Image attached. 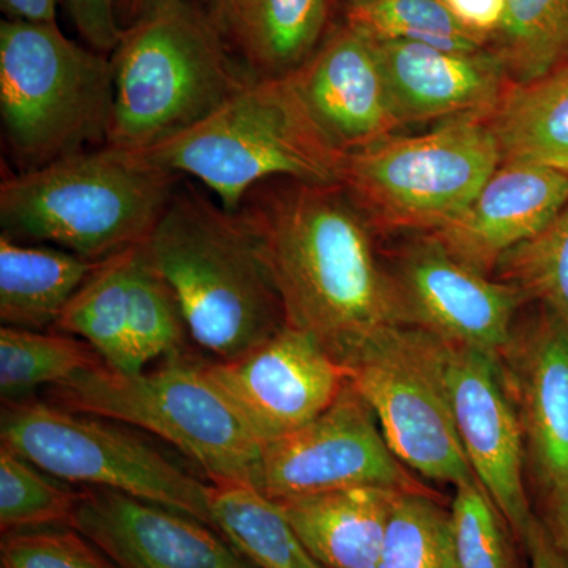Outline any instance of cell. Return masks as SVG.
Instances as JSON below:
<instances>
[{"label":"cell","mask_w":568,"mask_h":568,"mask_svg":"<svg viewBox=\"0 0 568 568\" xmlns=\"http://www.w3.org/2000/svg\"><path fill=\"white\" fill-rule=\"evenodd\" d=\"M237 212L256 237L286 324L315 336L338 364L377 332L405 327L394 276L342 186L271 179Z\"/></svg>","instance_id":"obj_1"},{"label":"cell","mask_w":568,"mask_h":568,"mask_svg":"<svg viewBox=\"0 0 568 568\" xmlns=\"http://www.w3.org/2000/svg\"><path fill=\"white\" fill-rule=\"evenodd\" d=\"M145 248L186 332L216 361L241 357L286 325L260 245L237 211L178 189Z\"/></svg>","instance_id":"obj_2"},{"label":"cell","mask_w":568,"mask_h":568,"mask_svg":"<svg viewBox=\"0 0 568 568\" xmlns=\"http://www.w3.org/2000/svg\"><path fill=\"white\" fill-rule=\"evenodd\" d=\"M181 179L118 145L73 153L3 179L2 234L102 263L148 242Z\"/></svg>","instance_id":"obj_3"},{"label":"cell","mask_w":568,"mask_h":568,"mask_svg":"<svg viewBox=\"0 0 568 568\" xmlns=\"http://www.w3.org/2000/svg\"><path fill=\"white\" fill-rule=\"evenodd\" d=\"M233 51L215 17L189 0L123 29L108 144L145 151L219 110L254 80Z\"/></svg>","instance_id":"obj_4"},{"label":"cell","mask_w":568,"mask_h":568,"mask_svg":"<svg viewBox=\"0 0 568 568\" xmlns=\"http://www.w3.org/2000/svg\"><path fill=\"white\" fill-rule=\"evenodd\" d=\"M140 152L155 166L197 179L233 212L271 179L338 185L345 160L317 132L286 78H254L196 125Z\"/></svg>","instance_id":"obj_5"},{"label":"cell","mask_w":568,"mask_h":568,"mask_svg":"<svg viewBox=\"0 0 568 568\" xmlns=\"http://www.w3.org/2000/svg\"><path fill=\"white\" fill-rule=\"evenodd\" d=\"M111 54L70 40L58 22L0 24V118L24 170L108 144Z\"/></svg>","instance_id":"obj_6"},{"label":"cell","mask_w":568,"mask_h":568,"mask_svg":"<svg viewBox=\"0 0 568 568\" xmlns=\"http://www.w3.org/2000/svg\"><path fill=\"white\" fill-rule=\"evenodd\" d=\"M65 409L138 426L193 459L213 485L257 488L261 444L254 439L204 364L185 353L152 372L125 375L100 364L52 387Z\"/></svg>","instance_id":"obj_7"},{"label":"cell","mask_w":568,"mask_h":568,"mask_svg":"<svg viewBox=\"0 0 568 568\" xmlns=\"http://www.w3.org/2000/svg\"><path fill=\"white\" fill-rule=\"evenodd\" d=\"M500 163L487 119L470 115L346 155L338 185L369 224L432 234L469 207Z\"/></svg>","instance_id":"obj_8"},{"label":"cell","mask_w":568,"mask_h":568,"mask_svg":"<svg viewBox=\"0 0 568 568\" xmlns=\"http://www.w3.org/2000/svg\"><path fill=\"white\" fill-rule=\"evenodd\" d=\"M2 447L50 476L85 488L110 489L212 526L211 487L132 432L106 418L48 403H6L0 414Z\"/></svg>","instance_id":"obj_9"},{"label":"cell","mask_w":568,"mask_h":568,"mask_svg":"<svg viewBox=\"0 0 568 568\" xmlns=\"http://www.w3.org/2000/svg\"><path fill=\"white\" fill-rule=\"evenodd\" d=\"M343 366L403 465L454 487L478 480L413 328L377 332Z\"/></svg>","instance_id":"obj_10"},{"label":"cell","mask_w":568,"mask_h":568,"mask_svg":"<svg viewBox=\"0 0 568 568\" xmlns=\"http://www.w3.org/2000/svg\"><path fill=\"white\" fill-rule=\"evenodd\" d=\"M413 328V327H410ZM418 349L446 396L474 473L528 549L540 519L525 487L526 447L517 409L491 355L413 328Z\"/></svg>","instance_id":"obj_11"},{"label":"cell","mask_w":568,"mask_h":568,"mask_svg":"<svg viewBox=\"0 0 568 568\" xmlns=\"http://www.w3.org/2000/svg\"><path fill=\"white\" fill-rule=\"evenodd\" d=\"M357 487L433 491L395 457L372 407L347 379L323 414L261 447L257 489L278 503Z\"/></svg>","instance_id":"obj_12"},{"label":"cell","mask_w":568,"mask_h":568,"mask_svg":"<svg viewBox=\"0 0 568 568\" xmlns=\"http://www.w3.org/2000/svg\"><path fill=\"white\" fill-rule=\"evenodd\" d=\"M204 366L261 447L323 414L349 379L315 336L287 324L241 357Z\"/></svg>","instance_id":"obj_13"},{"label":"cell","mask_w":568,"mask_h":568,"mask_svg":"<svg viewBox=\"0 0 568 568\" xmlns=\"http://www.w3.org/2000/svg\"><path fill=\"white\" fill-rule=\"evenodd\" d=\"M405 327L473 347L497 361L514 336V321L525 297L503 280L452 256L426 235L407 250L394 271Z\"/></svg>","instance_id":"obj_14"},{"label":"cell","mask_w":568,"mask_h":568,"mask_svg":"<svg viewBox=\"0 0 568 568\" xmlns=\"http://www.w3.org/2000/svg\"><path fill=\"white\" fill-rule=\"evenodd\" d=\"M284 78L339 155L381 144L405 126L375 43L345 22L332 28L312 58Z\"/></svg>","instance_id":"obj_15"},{"label":"cell","mask_w":568,"mask_h":568,"mask_svg":"<svg viewBox=\"0 0 568 568\" xmlns=\"http://www.w3.org/2000/svg\"><path fill=\"white\" fill-rule=\"evenodd\" d=\"M71 528L119 568H257L200 519L110 489L81 491Z\"/></svg>","instance_id":"obj_16"},{"label":"cell","mask_w":568,"mask_h":568,"mask_svg":"<svg viewBox=\"0 0 568 568\" xmlns=\"http://www.w3.org/2000/svg\"><path fill=\"white\" fill-rule=\"evenodd\" d=\"M545 500L568 497V327L547 310L497 357Z\"/></svg>","instance_id":"obj_17"},{"label":"cell","mask_w":568,"mask_h":568,"mask_svg":"<svg viewBox=\"0 0 568 568\" xmlns=\"http://www.w3.org/2000/svg\"><path fill=\"white\" fill-rule=\"evenodd\" d=\"M567 204L568 173L504 160L469 207L428 237L488 275L504 254L540 233Z\"/></svg>","instance_id":"obj_18"},{"label":"cell","mask_w":568,"mask_h":568,"mask_svg":"<svg viewBox=\"0 0 568 568\" xmlns=\"http://www.w3.org/2000/svg\"><path fill=\"white\" fill-rule=\"evenodd\" d=\"M403 123L487 118L514 82L487 50L459 52L373 41Z\"/></svg>","instance_id":"obj_19"},{"label":"cell","mask_w":568,"mask_h":568,"mask_svg":"<svg viewBox=\"0 0 568 568\" xmlns=\"http://www.w3.org/2000/svg\"><path fill=\"white\" fill-rule=\"evenodd\" d=\"M213 17L254 78H284L327 37L331 0H215Z\"/></svg>","instance_id":"obj_20"},{"label":"cell","mask_w":568,"mask_h":568,"mask_svg":"<svg viewBox=\"0 0 568 568\" xmlns=\"http://www.w3.org/2000/svg\"><path fill=\"white\" fill-rule=\"evenodd\" d=\"M398 493L357 487L275 504L324 568H377Z\"/></svg>","instance_id":"obj_21"},{"label":"cell","mask_w":568,"mask_h":568,"mask_svg":"<svg viewBox=\"0 0 568 568\" xmlns=\"http://www.w3.org/2000/svg\"><path fill=\"white\" fill-rule=\"evenodd\" d=\"M99 263L0 235V321L7 327H54Z\"/></svg>","instance_id":"obj_22"},{"label":"cell","mask_w":568,"mask_h":568,"mask_svg":"<svg viewBox=\"0 0 568 568\" xmlns=\"http://www.w3.org/2000/svg\"><path fill=\"white\" fill-rule=\"evenodd\" d=\"M504 160L568 173V61L537 80L511 84L487 115Z\"/></svg>","instance_id":"obj_23"},{"label":"cell","mask_w":568,"mask_h":568,"mask_svg":"<svg viewBox=\"0 0 568 568\" xmlns=\"http://www.w3.org/2000/svg\"><path fill=\"white\" fill-rule=\"evenodd\" d=\"M213 525L257 568H324L274 500L253 485L211 484Z\"/></svg>","instance_id":"obj_24"},{"label":"cell","mask_w":568,"mask_h":568,"mask_svg":"<svg viewBox=\"0 0 568 568\" xmlns=\"http://www.w3.org/2000/svg\"><path fill=\"white\" fill-rule=\"evenodd\" d=\"M130 250L95 265L54 327L61 334L84 339L108 368L136 375L129 332Z\"/></svg>","instance_id":"obj_25"},{"label":"cell","mask_w":568,"mask_h":568,"mask_svg":"<svg viewBox=\"0 0 568 568\" xmlns=\"http://www.w3.org/2000/svg\"><path fill=\"white\" fill-rule=\"evenodd\" d=\"M488 51L514 84L545 77L568 61V0H507Z\"/></svg>","instance_id":"obj_26"},{"label":"cell","mask_w":568,"mask_h":568,"mask_svg":"<svg viewBox=\"0 0 568 568\" xmlns=\"http://www.w3.org/2000/svg\"><path fill=\"white\" fill-rule=\"evenodd\" d=\"M103 364L88 343L65 334L3 325L0 331V396L24 402L41 386H58L81 369Z\"/></svg>","instance_id":"obj_27"},{"label":"cell","mask_w":568,"mask_h":568,"mask_svg":"<svg viewBox=\"0 0 568 568\" xmlns=\"http://www.w3.org/2000/svg\"><path fill=\"white\" fill-rule=\"evenodd\" d=\"M345 24L372 41H409L459 52L488 48L459 24L443 0H347Z\"/></svg>","instance_id":"obj_28"},{"label":"cell","mask_w":568,"mask_h":568,"mask_svg":"<svg viewBox=\"0 0 568 568\" xmlns=\"http://www.w3.org/2000/svg\"><path fill=\"white\" fill-rule=\"evenodd\" d=\"M129 332L138 373L156 358L185 353V323L173 291L152 263L145 244L130 250Z\"/></svg>","instance_id":"obj_29"},{"label":"cell","mask_w":568,"mask_h":568,"mask_svg":"<svg viewBox=\"0 0 568 568\" xmlns=\"http://www.w3.org/2000/svg\"><path fill=\"white\" fill-rule=\"evenodd\" d=\"M377 568H458L450 507L435 491L396 495Z\"/></svg>","instance_id":"obj_30"},{"label":"cell","mask_w":568,"mask_h":568,"mask_svg":"<svg viewBox=\"0 0 568 568\" xmlns=\"http://www.w3.org/2000/svg\"><path fill=\"white\" fill-rule=\"evenodd\" d=\"M81 491L63 485L29 459L0 446V529L71 526Z\"/></svg>","instance_id":"obj_31"},{"label":"cell","mask_w":568,"mask_h":568,"mask_svg":"<svg viewBox=\"0 0 568 568\" xmlns=\"http://www.w3.org/2000/svg\"><path fill=\"white\" fill-rule=\"evenodd\" d=\"M497 275L540 302L568 327V204L540 231L500 257Z\"/></svg>","instance_id":"obj_32"},{"label":"cell","mask_w":568,"mask_h":568,"mask_svg":"<svg viewBox=\"0 0 568 568\" xmlns=\"http://www.w3.org/2000/svg\"><path fill=\"white\" fill-rule=\"evenodd\" d=\"M450 514L458 568H515L511 530L480 481L455 487Z\"/></svg>","instance_id":"obj_33"},{"label":"cell","mask_w":568,"mask_h":568,"mask_svg":"<svg viewBox=\"0 0 568 568\" xmlns=\"http://www.w3.org/2000/svg\"><path fill=\"white\" fill-rule=\"evenodd\" d=\"M0 568H119L71 526L3 534Z\"/></svg>","instance_id":"obj_34"},{"label":"cell","mask_w":568,"mask_h":568,"mask_svg":"<svg viewBox=\"0 0 568 568\" xmlns=\"http://www.w3.org/2000/svg\"><path fill=\"white\" fill-rule=\"evenodd\" d=\"M78 33L93 50L111 54L122 37L118 0H67Z\"/></svg>","instance_id":"obj_35"},{"label":"cell","mask_w":568,"mask_h":568,"mask_svg":"<svg viewBox=\"0 0 568 568\" xmlns=\"http://www.w3.org/2000/svg\"><path fill=\"white\" fill-rule=\"evenodd\" d=\"M459 24L478 39L491 41L503 28L507 0H443Z\"/></svg>","instance_id":"obj_36"},{"label":"cell","mask_w":568,"mask_h":568,"mask_svg":"<svg viewBox=\"0 0 568 568\" xmlns=\"http://www.w3.org/2000/svg\"><path fill=\"white\" fill-rule=\"evenodd\" d=\"M530 568H568V562L544 521L537 526L528 549Z\"/></svg>","instance_id":"obj_37"},{"label":"cell","mask_w":568,"mask_h":568,"mask_svg":"<svg viewBox=\"0 0 568 568\" xmlns=\"http://www.w3.org/2000/svg\"><path fill=\"white\" fill-rule=\"evenodd\" d=\"M59 0H0L7 20L58 22Z\"/></svg>","instance_id":"obj_38"},{"label":"cell","mask_w":568,"mask_h":568,"mask_svg":"<svg viewBox=\"0 0 568 568\" xmlns=\"http://www.w3.org/2000/svg\"><path fill=\"white\" fill-rule=\"evenodd\" d=\"M174 2L178 0H118L119 22L122 29L129 28Z\"/></svg>","instance_id":"obj_39"},{"label":"cell","mask_w":568,"mask_h":568,"mask_svg":"<svg viewBox=\"0 0 568 568\" xmlns=\"http://www.w3.org/2000/svg\"><path fill=\"white\" fill-rule=\"evenodd\" d=\"M556 544L568 562V497L547 503V521H545Z\"/></svg>","instance_id":"obj_40"}]
</instances>
